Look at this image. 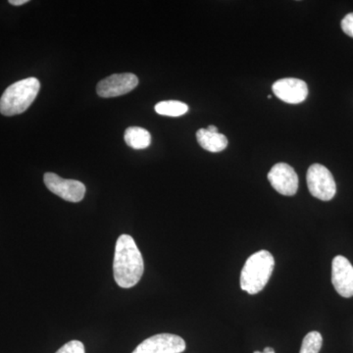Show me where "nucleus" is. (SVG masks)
<instances>
[{"label": "nucleus", "instance_id": "6ab92c4d", "mask_svg": "<svg viewBox=\"0 0 353 353\" xmlns=\"http://www.w3.org/2000/svg\"><path fill=\"white\" fill-rule=\"evenodd\" d=\"M208 130L209 132H218V128L213 126V125H210V126H208Z\"/></svg>", "mask_w": 353, "mask_h": 353}, {"label": "nucleus", "instance_id": "1a4fd4ad", "mask_svg": "<svg viewBox=\"0 0 353 353\" xmlns=\"http://www.w3.org/2000/svg\"><path fill=\"white\" fill-rule=\"evenodd\" d=\"M332 283L343 297L353 296V266L343 255L334 257L332 263Z\"/></svg>", "mask_w": 353, "mask_h": 353}, {"label": "nucleus", "instance_id": "20e7f679", "mask_svg": "<svg viewBox=\"0 0 353 353\" xmlns=\"http://www.w3.org/2000/svg\"><path fill=\"white\" fill-rule=\"evenodd\" d=\"M306 181L309 192L316 199L329 201L336 196V185L334 176L329 169L323 165H311L306 175Z\"/></svg>", "mask_w": 353, "mask_h": 353}, {"label": "nucleus", "instance_id": "f3484780", "mask_svg": "<svg viewBox=\"0 0 353 353\" xmlns=\"http://www.w3.org/2000/svg\"><path fill=\"white\" fill-rule=\"evenodd\" d=\"M28 2H29V0H10L9 3L12 4L14 6H20L28 3Z\"/></svg>", "mask_w": 353, "mask_h": 353}, {"label": "nucleus", "instance_id": "a211bd4d", "mask_svg": "<svg viewBox=\"0 0 353 353\" xmlns=\"http://www.w3.org/2000/svg\"><path fill=\"white\" fill-rule=\"evenodd\" d=\"M254 353H275V350L272 347H266L263 352H255Z\"/></svg>", "mask_w": 353, "mask_h": 353}, {"label": "nucleus", "instance_id": "f03ea898", "mask_svg": "<svg viewBox=\"0 0 353 353\" xmlns=\"http://www.w3.org/2000/svg\"><path fill=\"white\" fill-rule=\"evenodd\" d=\"M275 268V259L267 250L250 255L241 274V288L250 294H256L268 284Z\"/></svg>", "mask_w": 353, "mask_h": 353}, {"label": "nucleus", "instance_id": "39448f33", "mask_svg": "<svg viewBox=\"0 0 353 353\" xmlns=\"http://www.w3.org/2000/svg\"><path fill=\"white\" fill-rule=\"evenodd\" d=\"M43 182L51 192L70 202L83 201L87 190L80 181L63 179L54 173L44 174Z\"/></svg>", "mask_w": 353, "mask_h": 353}, {"label": "nucleus", "instance_id": "7ed1b4c3", "mask_svg": "<svg viewBox=\"0 0 353 353\" xmlns=\"http://www.w3.org/2000/svg\"><path fill=\"white\" fill-rule=\"evenodd\" d=\"M41 83L37 78H27L12 83L0 99V113L14 116L24 113L37 99Z\"/></svg>", "mask_w": 353, "mask_h": 353}, {"label": "nucleus", "instance_id": "6e6552de", "mask_svg": "<svg viewBox=\"0 0 353 353\" xmlns=\"http://www.w3.org/2000/svg\"><path fill=\"white\" fill-rule=\"evenodd\" d=\"M268 180L272 187L283 196H294L299 190V176L287 163L274 165L269 172Z\"/></svg>", "mask_w": 353, "mask_h": 353}, {"label": "nucleus", "instance_id": "0eeeda50", "mask_svg": "<svg viewBox=\"0 0 353 353\" xmlns=\"http://www.w3.org/2000/svg\"><path fill=\"white\" fill-rule=\"evenodd\" d=\"M138 85V77L134 74H114L97 83V92L102 99H111L129 94Z\"/></svg>", "mask_w": 353, "mask_h": 353}, {"label": "nucleus", "instance_id": "423d86ee", "mask_svg": "<svg viewBox=\"0 0 353 353\" xmlns=\"http://www.w3.org/2000/svg\"><path fill=\"white\" fill-rule=\"evenodd\" d=\"M185 347V341L176 334H158L139 343L132 353H182Z\"/></svg>", "mask_w": 353, "mask_h": 353}, {"label": "nucleus", "instance_id": "9d476101", "mask_svg": "<svg viewBox=\"0 0 353 353\" xmlns=\"http://www.w3.org/2000/svg\"><path fill=\"white\" fill-rule=\"evenodd\" d=\"M272 90L278 99L290 104L301 103L308 95L307 85L299 79H282L274 83Z\"/></svg>", "mask_w": 353, "mask_h": 353}, {"label": "nucleus", "instance_id": "f8f14e48", "mask_svg": "<svg viewBox=\"0 0 353 353\" xmlns=\"http://www.w3.org/2000/svg\"><path fill=\"white\" fill-rule=\"evenodd\" d=\"M124 139L130 148L134 150H145L152 143V134L143 128L130 127L125 132Z\"/></svg>", "mask_w": 353, "mask_h": 353}, {"label": "nucleus", "instance_id": "2eb2a0df", "mask_svg": "<svg viewBox=\"0 0 353 353\" xmlns=\"http://www.w3.org/2000/svg\"><path fill=\"white\" fill-rule=\"evenodd\" d=\"M57 353H85V345L80 341H71L60 348Z\"/></svg>", "mask_w": 353, "mask_h": 353}, {"label": "nucleus", "instance_id": "4468645a", "mask_svg": "<svg viewBox=\"0 0 353 353\" xmlns=\"http://www.w3.org/2000/svg\"><path fill=\"white\" fill-rule=\"evenodd\" d=\"M322 345V334L319 332H310L304 336L299 353H319Z\"/></svg>", "mask_w": 353, "mask_h": 353}, {"label": "nucleus", "instance_id": "9b49d317", "mask_svg": "<svg viewBox=\"0 0 353 353\" xmlns=\"http://www.w3.org/2000/svg\"><path fill=\"white\" fill-rule=\"evenodd\" d=\"M197 143L209 152H221L226 150L229 141L220 132H211L208 129H199L196 132Z\"/></svg>", "mask_w": 353, "mask_h": 353}, {"label": "nucleus", "instance_id": "dca6fc26", "mask_svg": "<svg viewBox=\"0 0 353 353\" xmlns=\"http://www.w3.org/2000/svg\"><path fill=\"white\" fill-rule=\"evenodd\" d=\"M341 29L350 38H353V12L347 14L341 21Z\"/></svg>", "mask_w": 353, "mask_h": 353}, {"label": "nucleus", "instance_id": "ddd939ff", "mask_svg": "<svg viewBox=\"0 0 353 353\" xmlns=\"http://www.w3.org/2000/svg\"><path fill=\"white\" fill-rule=\"evenodd\" d=\"M154 109L159 115L179 117L189 111V106L182 101H167L158 102Z\"/></svg>", "mask_w": 353, "mask_h": 353}, {"label": "nucleus", "instance_id": "f257e3e1", "mask_svg": "<svg viewBox=\"0 0 353 353\" xmlns=\"http://www.w3.org/2000/svg\"><path fill=\"white\" fill-rule=\"evenodd\" d=\"M145 271L143 256L130 234H121L116 241L113 274L116 284L123 289L134 287Z\"/></svg>", "mask_w": 353, "mask_h": 353}]
</instances>
